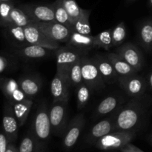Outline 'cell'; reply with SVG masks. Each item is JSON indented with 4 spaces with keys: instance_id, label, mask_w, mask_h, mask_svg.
I'll list each match as a JSON object with an SVG mask.
<instances>
[{
    "instance_id": "1",
    "label": "cell",
    "mask_w": 152,
    "mask_h": 152,
    "mask_svg": "<svg viewBox=\"0 0 152 152\" xmlns=\"http://www.w3.org/2000/svg\"><path fill=\"white\" fill-rule=\"evenodd\" d=\"M142 106L135 101L120 106L115 117V131H132L142 117Z\"/></svg>"
},
{
    "instance_id": "2",
    "label": "cell",
    "mask_w": 152,
    "mask_h": 152,
    "mask_svg": "<svg viewBox=\"0 0 152 152\" xmlns=\"http://www.w3.org/2000/svg\"><path fill=\"white\" fill-rule=\"evenodd\" d=\"M33 131L35 140L45 142L49 139L51 131V125L49 116V109L45 103L39 105L33 121Z\"/></svg>"
},
{
    "instance_id": "3",
    "label": "cell",
    "mask_w": 152,
    "mask_h": 152,
    "mask_svg": "<svg viewBox=\"0 0 152 152\" xmlns=\"http://www.w3.org/2000/svg\"><path fill=\"white\" fill-rule=\"evenodd\" d=\"M68 99L53 102L49 109L51 131L55 134H61L65 132L68 120Z\"/></svg>"
},
{
    "instance_id": "4",
    "label": "cell",
    "mask_w": 152,
    "mask_h": 152,
    "mask_svg": "<svg viewBox=\"0 0 152 152\" xmlns=\"http://www.w3.org/2000/svg\"><path fill=\"white\" fill-rule=\"evenodd\" d=\"M82 75L83 82L91 87L92 90H101L106 86L94 59L83 56Z\"/></svg>"
},
{
    "instance_id": "5",
    "label": "cell",
    "mask_w": 152,
    "mask_h": 152,
    "mask_svg": "<svg viewBox=\"0 0 152 152\" xmlns=\"http://www.w3.org/2000/svg\"><path fill=\"white\" fill-rule=\"evenodd\" d=\"M134 137V131H114L96 141V146L102 150L120 148L129 143Z\"/></svg>"
},
{
    "instance_id": "6",
    "label": "cell",
    "mask_w": 152,
    "mask_h": 152,
    "mask_svg": "<svg viewBox=\"0 0 152 152\" xmlns=\"http://www.w3.org/2000/svg\"><path fill=\"white\" fill-rule=\"evenodd\" d=\"M24 31L28 44L43 46L54 50L59 48V43L48 37L35 22L24 27Z\"/></svg>"
},
{
    "instance_id": "7",
    "label": "cell",
    "mask_w": 152,
    "mask_h": 152,
    "mask_svg": "<svg viewBox=\"0 0 152 152\" xmlns=\"http://www.w3.org/2000/svg\"><path fill=\"white\" fill-rule=\"evenodd\" d=\"M19 7L35 22H56L52 4H22Z\"/></svg>"
},
{
    "instance_id": "8",
    "label": "cell",
    "mask_w": 152,
    "mask_h": 152,
    "mask_svg": "<svg viewBox=\"0 0 152 152\" xmlns=\"http://www.w3.org/2000/svg\"><path fill=\"white\" fill-rule=\"evenodd\" d=\"M35 23L41 28L42 31L50 37L51 39L57 42L67 43L72 33V29L66 25L56 22H37Z\"/></svg>"
},
{
    "instance_id": "9",
    "label": "cell",
    "mask_w": 152,
    "mask_h": 152,
    "mask_svg": "<svg viewBox=\"0 0 152 152\" xmlns=\"http://www.w3.org/2000/svg\"><path fill=\"white\" fill-rule=\"evenodd\" d=\"M71 83L67 73L56 71L50 83V93L53 102L69 99Z\"/></svg>"
},
{
    "instance_id": "10",
    "label": "cell",
    "mask_w": 152,
    "mask_h": 152,
    "mask_svg": "<svg viewBox=\"0 0 152 152\" xmlns=\"http://www.w3.org/2000/svg\"><path fill=\"white\" fill-rule=\"evenodd\" d=\"M118 82L124 91L130 96H140L146 89V83L142 77L136 74L119 77Z\"/></svg>"
},
{
    "instance_id": "11",
    "label": "cell",
    "mask_w": 152,
    "mask_h": 152,
    "mask_svg": "<svg viewBox=\"0 0 152 152\" xmlns=\"http://www.w3.org/2000/svg\"><path fill=\"white\" fill-rule=\"evenodd\" d=\"M0 91L10 104L28 99L21 89L18 81L12 78L0 76Z\"/></svg>"
},
{
    "instance_id": "12",
    "label": "cell",
    "mask_w": 152,
    "mask_h": 152,
    "mask_svg": "<svg viewBox=\"0 0 152 152\" xmlns=\"http://www.w3.org/2000/svg\"><path fill=\"white\" fill-rule=\"evenodd\" d=\"M56 60V71L67 73L75 62L83 56L80 53L70 48H59L55 50Z\"/></svg>"
},
{
    "instance_id": "13",
    "label": "cell",
    "mask_w": 152,
    "mask_h": 152,
    "mask_svg": "<svg viewBox=\"0 0 152 152\" xmlns=\"http://www.w3.org/2000/svg\"><path fill=\"white\" fill-rule=\"evenodd\" d=\"M117 53L124 59L137 71L143 65V56L140 49L130 42L125 43L117 48Z\"/></svg>"
},
{
    "instance_id": "14",
    "label": "cell",
    "mask_w": 152,
    "mask_h": 152,
    "mask_svg": "<svg viewBox=\"0 0 152 152\" xmlns=\"http://www.w3.org/2000/svg\"><path fill=\"white\" fill-rule=\"evenodd\" d=\"M2 127L9 142H14L17 138L19 125L13 112L11 104L9 102L5 103L4 106Z\"/></svg>"
},
{
    "instance_id": "15",
    "label": "cell",
    "mask_w": 152,
    "mask_h": 152,
    "mask_svg": "<svg viewBox=\"0 0 152 152\" xmlns=\"http://www.w3.org/2000/svg\"><path fill=\"white\" fill-rule=\"evenodd\" d=\"M86 120L84 114H80L68 123L65 129L63 143L66 148H71L77 142L80 133L85 126Z\"/></svg>"
},
{
    "instance_id": "16",
    "label": "cell",
    "mask_w": 152,
    "mask_h": 152,
    "mask_svg": "<svg viewBox=\"0 0 152 152\" xmlns=\"http://www.w3.org/2000/svg\"><path fill=\"white\" fill-rule=\"evenodd\" d=\"M95 37L88 34H82L72 30L67 46L82 54L94 48Z\"/></svg>"
},
{
    "instance_id": "17",
    "label": "cell",
    "mask_w": 152,
    "mask_h": 152,
    "mask_svg": "<svg viewBox=\"0 0 152 152\" xmlns=\"http://www.w3.org/2000/svg\"><path fill=\"white\" fill-rule=\"evenodd\" d=\"M18 83L22 91L29 99L37 96L42 86V80L39 77L36 75L22 76L19 79Z\"/></svg>"
},
{
    "instance_id": "18",
    "label": "cell",
    "mask_w": 152,
    "mask_h": 152,
    "mask_svg": "<svg viewBox=\"0 0 152 152\" xmlns=\"http://www.w3.org/2000/svg\"><path fill=\"white\" fill-rule=\"evenodd\" d=\"M117 111V110H116L112 116L103 119L92 127L90 132V139L91 140L97 141L102 137L115 131V117Z\"/></svg>"
},
{
    "instance_id": "19",
    "label": "cell",
    "mask_w": 152,
    "mask_h": 152,
    "mask_svg": "<svg viewBox=\"0 0 152 152\" xmlns=\"http://www.w3.org/2000/svg\"><path fill=\"white\" fill-rule=\"evenodd\" d=\"M104 82L106 84H113L118 81L119 76L114 70L112 64L107 56H97L94 59Z\"/></svg>"
},
{
    "instance_id": "20",
    "label": "cell",
    "mask_w": 152,
    "mask_h": 152,
    "mask_svg": "<svg viewBox=\"0 0 152 152\" xmlns=\"http://www.w3.org/2000/svg\"><path fill=\"white\" fill-rule=\"evenodd\" d=\"M52 51H54V50L37 45L29 44L24 47L16 48L14 53L26 59H40L48 56Z\"/></svg>"
},
{
    "instance_id": "21",
    "label": "cell",
    "mask_w": 152,
    "mask_h": 152,
    "mask_svg": "<svg viewBox=\"0 0 152 152\" xmlns=\"http://www.w3.org/2000/svg\"><path fill=\"white\" fill-rule=\"evenodd\" d=\"M107 57L112 64L119 77H126V76L131 75V74H136V70L133 67L131 66L124 59H123L117 53H108Z\"/></svg>"
},
{
    "instance_id": "22",
    "label": "cell",
    "mask_w": 152,
    "mask_h": 152,
    "mask_svg": "<svg viewBox=\"0 0 152 152\" xmlns=\"http://www.w3.org/2000/svg\"><path fill=\"white\" fill-rule=\"evenodd\" d=\"M121 98L117 96H108L102 99L98 106L96 107L95 111V117L96 118L99 117H103L110 113L114 112L117 108H119L121 102Z\"/></svg>"
},
{
    "instance_id": "23",
    "label": "cell",
    "mask_w": 152,
    "mask_h": 152,
    "mask_svg": "<svg viewBox=\"0 0 152 152\" xmlns=\"http://www.w3.org/2000/svg\"><path fill=\"white\" fill-rule=\"evenodd\" d=\"M4 31H5V36L7 38L16 48L24 47L29 45L26 40L24 27L12 25L5 27Z\"/></svg>"
},
{
    "instance_id": "24",
    "label": "cell",
    "mask_w": 152,
    "mask_h": 152,
    "mask_svg": "<svg viewBox=\"0 0 152 152\" xmlns=\"http://www.w3.org/2000/svg\"><path fill=\"white\" fill-rule=\"evenodd\" d=\"M34 102L31 99H26L20 102L11 104L13 112L18 120L19 126H22L26 122Z\"/></svg>"
},
{
    "instance_id": "25",
    "label": "cell",
    "mask_w": 152,
    "mask_h": 152,
    "mask_svg": "<svg viewBox=\"0 0 152 152\" xmlns=\"http://www.w3.org/2000/svg\"><path fill=\"white\" fill-rule=\"evenodd\" d=\"M139 39L142 47L147 51L152 50V20L142 22L140 26Z\"/></svg>"
},
{
    "instance_id": "26",
    "label": "cell",
    "mask_w": 152,
    "mask_h": 152,
    "mask_svg": "<svg viewBox=\"0 0 152 152\" xmlns=\"http://www.w3.org/2000/svg\"><path fill=\"white\" fill-rule=\"evenodd\" d=\"M53 7L55 15V19L56 22L66 25L71 29H73V22L67 12L66 9L64 7L62 0H56L52 4Z\"/></svg>"
},
{
    "instance_id": "27",
    "label": "cell",
    "mask_w": 152,
    "mask_h": 152,
    "mask_svg": "<svg viewBox=\"0 0 152 152\" xmlns=\"http://www.w3.org/2000/svg\"><path fill=\"white\" fill-rule=\"evenodd\" d=\"M10 22L11 25L25 27L35 22V21L31 19L20 7H14L10 13Z\"/></svg>"
},
{
    "instance_id": "28",
    "label": "cell",
    "mask_w": 152,
    "mask_h": 152,
    "mask_svg": "<svg viewBox=\"0 0 152 152\" xmlns=\"http://www.w3.org/2000/svg\"><path fill=\"white\" fill-rule=\"evenodd\" d=\"M90 14L91 10L85 9L84 12L81 15V16L74 22L72 30L80 33V34L91 35V31L90 22H89Z\"/></svg>"
},
{
    "instance_id": "29",
    "label": "cell",
    "mask_w": 152,
    "mask_h": 152,
    "mask_svg": "<svg viewBox=\"0 0 152 152\" xmlns=\"http://www.w3.org/2000/svg\"><path fill=\"white\" fill-rule=\"evenodd\" d=\"M76 88H77L76 94H77V106L80 109H83L90 100L92 89L84 82Z\"/></svg>"
},
{
    "instance_id": "30",
    "label": "cell",
    "mask_w": 152,
    "mask_h": 152,
    "mask_svg": "<svg viewBox=\"0 0 152 152\" xmlns=\"http://www.w3.org/2000/svg\"><path fill=\"white\" fill-rule=\"evenodd\" d=\"M94 45L95 48H99L105 50H109L114 47L111 37V29L105 30L95 36Z\"/></svg>"
},
{
    "instance_id": "31",
    "label": "cell",
    "mask_w": 152,
    "mask_h": 152,
    "mask_svg": "<svg viewBox=\"0 0 152 152\" xmlns=\"http://www.w3.org/2000/svg\"><path fill=\"white\" fill-rule=\"evenodd\" d=\"M81 59L77 61L70 68L68 71V75L71 81V86L77 87L83 83V75H82V62Z\"/></svg>"
},
{
    "instance_id": "32",
    "label": "cell",
    "mask_w": 152,
    "mask_h": 152,
    "mask_svg": "<svg viewBox=\"0 0 152 152\" xmlns=\"http://www.w3.org/2000/svg\"><path fill=\"white\" fill-rule=\"evenodd\" d=\"M14 7V4L11 1L0 2V26L5 28L11 25L10 13Z\"/></svg>"
},
{
    "instance_id": "33",
    "label": "cell",
    "mask_w": 152,
    "mask_h": 152,
    "mask_svg": "<svg viewBox=\"0 0 152 152\" xmlns=\"http://www.w3.org/2000/svg\"><path fill=\"white\" fill-rule=\"evenodd\" d=\"M62 2L74 25V22L81 16L85 9L81 8L75 0H62Z\"/></svg>"
},
{
    "instance_id": "34",
    "label": "cell",
    "mask_w": 152,
    "mask_h": 152,
    "mask_svg": "<svg viewBox=\"0 0 152 152\" xmlns=\"http://www.w3.org/2000/svg\"><path fill=\"white\" fill-rule=\"evenodd\" d=\"M127 32L124 22H121L111 29V37H112L113 45L119 46L123 43L126 38Z\"/></svg>"
},
{
    "instance_id": "35",
    "label": "cell",
    "mask_w": 152,
    "mask_h": 152,
    "mask_svg": "<svg viewBox=\"0 0 152 152\" xmlns=\"http://www.w3.org/2000/svg\"><path fill=\"white\" fill-rule=\"evenodd\" d=\"M36 140L34 135L28 134L22 139L19 148V152H34Z\"/></svg>"
},
{
    "instance_id": "36",
    "label": "cell",
    "mask_w": 152,
    "mask_h": 152,
    "mask_svg": "<svg viewBox=\"0 0 152 152\" xmlns=\"http://www.w3.org/2000/svg\"><path fill=\"white\" fill-rule=\"evenodd\" d=\"M9 141L4 132H0V152H6L9 145Z\"/></svg>"
},
{
    "instance_id": "37",
    "label": "cell",
    "mask_w": 152,
    "mask_h": 152,
    "mask_svg": "<svg viewBox=\"0 0 152 152\" xmlns=\"http://www.w3.org/2000/svg\"><path fill=\"white\" fill-rule=\"evenodd\" d=\"M120 149L121 152H143L142 151H141L140 148H138L137 147L134 146V145L131 144L130 142L125 145L124 146L120 148Z\"/></svg>"
},
{
    "instance_id": "38",
    "label": "cell",
    "mask_w": 152,
    "mask_h": 152,
    "mask_svg": "<svg viewBox=\"0 0 152 152\" xmlns=\"http://www.w3.org/2000/svg\"><path fill=\"white\" fill-rule=\"evenodd\" d=\"M8 65L7 59L2 56H0V74L4 72Z\"/></svg>"
},
{
    "instance_id": "39",
    "label": "cell",
    "mask_w": 152,
    "mask_h": 152,
    "mask_svg": "<svg viewBox=\"0 0 152 152\" xmlns=\"http://www.w3.org/2000/svg\"><path fill=\"white\" fill-rule=\"evenodd\" d=\"M6 152H19V149H17V148L12 144V142H10Z\"/></svg>"
},
{
    "instance_id": "40",
    "label": "cell",
    "mask_w": 152,
    "mask_h": 152,
    "mask_svg": "<svg viewBox=\"0 0 152 152\" xmlns=\"http://www.w3.org/2000/svg\"><path fill=\"white\" fill-rule=\"evenodd\" d=\"M148 84H149L150 87L152 89V71L150 73L149 76H148Z\"/></svg>"
},
{
    "instance_id": "41",
    "label": "cell",
    "mask_w": 152,
    "mask_h": 152,
    "mask_svg": "<svg viewBox=\"0 0 152 152\" xmlns=\"http://www.w3.org/2000/svg\"><path fill=\"white\" fill-rule=\"evenodd\" d=\"M148 4L150 7H152V0H148Z\"/></svg>"
},
{
    "instance_id": "42",
    "label": "cell",
    "mask_w": 152,
    "mask_h": 152,
    "mask_svg": "<svg viewBox=\"0 0 152 152\" xmlns=\"http://www.w3.org/2000/svg\"><path fill=\"white\" fill-rule=\"evenodd\" d=\"M12 0H0V2H4V1H11Z\"/></svg>"
},
{
    "instance_id": "43",
    "label": "cell",
    "mask_w": 152,
    "mask_h": 152,
    "mask_svg": "<svg viewBox=\"0 0 152 152\" xmlns=\"http://www.w3.org/2000/svg\"><path fill=\"white\" fill-rule=\"evenodd\" d=\"M136 1V0H127V2L128 3H132V2H133V1Z\"/></svg>"
}]
</instances>
